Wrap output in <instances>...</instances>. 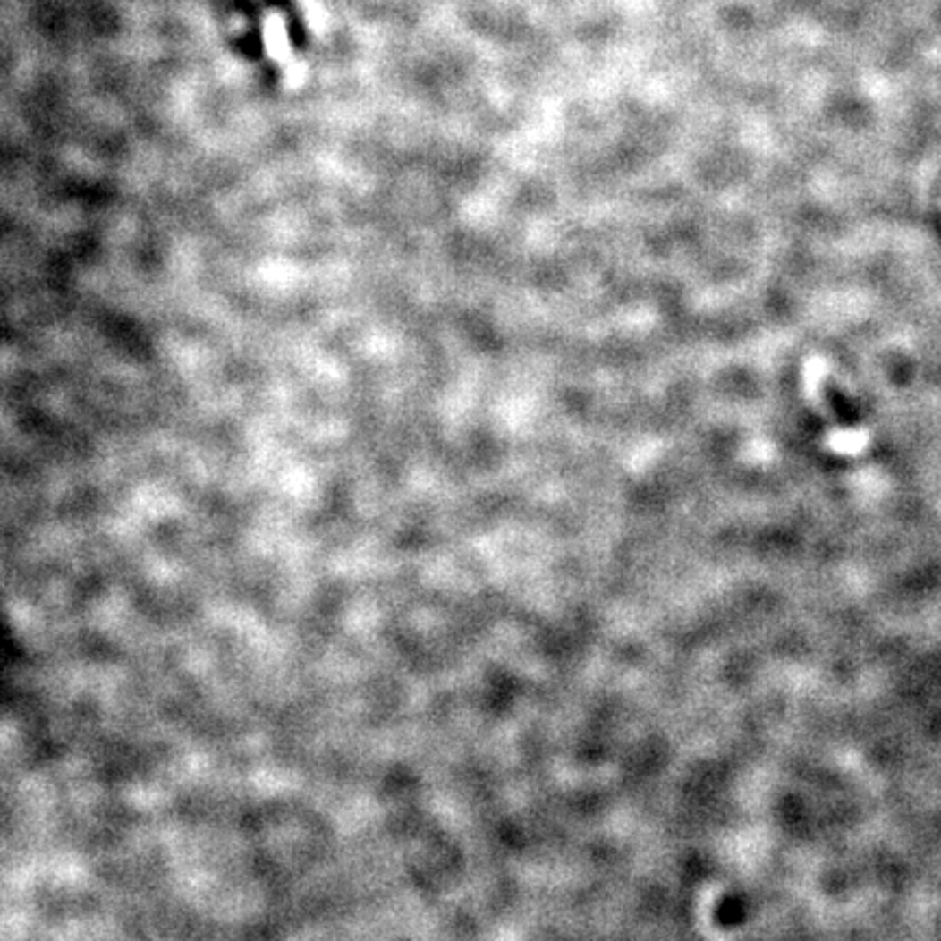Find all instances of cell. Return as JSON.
Wrapping results in <instances>:
<instances>
[{"instance_id":"cell-1","label":"cell","mask_w":941,"mask_h":941,"mask_svg":"<svg viewBox=\"0 0 941 941\" xmlns=\"http://www.w3.org/2000/svg\"><path fill=\"white\" fill-rule=\"evenodd\" d=\"M830 445L835 452L841 454H857L868 445V432H857V429H845V432L830 434Z\"/></svg>"}]
</instances>
